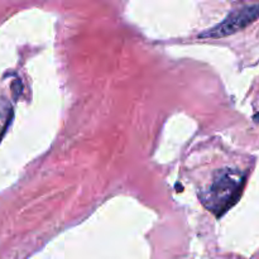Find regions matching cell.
<instances>
[{
  "label": "cell",
  "instance_id": "obj_1",
  "mask_svg": "<svg viewBox=\"0 0 259 259\" xmlns=\"http://www.w3.org/2000/svg\"><path fill=\"white\" fill-rule=\"evenodd\" d=\"M244 177L238 171L223 169L215 176L211 186L202 196V204L217 217L225 214L242 195Z\"/></svg>",
  "mask_w": 259,
  "mask_h": 259
},
{
  "label": "cell",
  "instance_id": "obj_2",
  "mask_svg": "<svg viewBox=\"0 0 259 259\" xmlns=\"http://www.w3.org/2000/svg\"><path fill=\"white\" fill-rule=\"evenodd\" d=\"M259 18V4L248 5V7L242 8V9L234 10L230 13L224 22L215 25L211 29H207L200 34V38H223L227 35L234 34L239 30L244 29L245 27L257 20Z\"/></svg>",
  "mask_w": 259,
  "mask_h": 259
},
{
  "label": "cell",
  "instance_id": "obj_3",
  "mask_svg": "<svg viewBox=\"0 0 259 259\" xmlns=\"http://www.w3.org/2000/svg\"><path fill=\"white\" fill-rule=\"evenodd\" d=\"M12 118V108L5 100H0V138L9 125Z\"/></svg>",
  "mask_w": 259,
  "mask_h": 259
}]
</instances>
